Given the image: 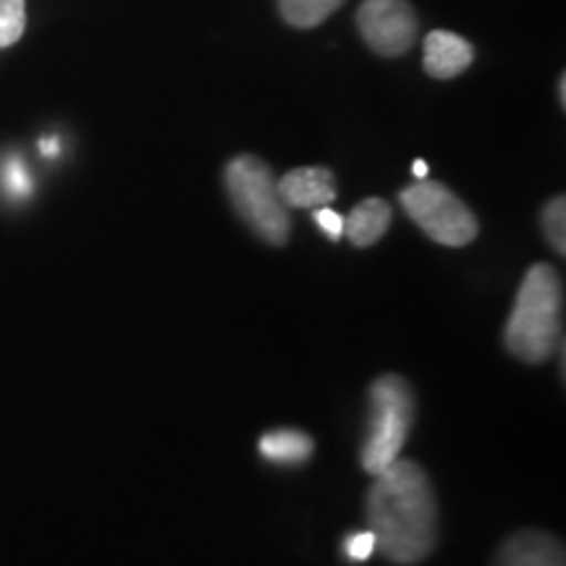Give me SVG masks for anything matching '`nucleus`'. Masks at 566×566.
I'll return each mask as SVG.
<instances>
[{"label":"nucleus","mask_w":566,"mask_h":566,"mask_svg":"<svg viewBox=\"0 0 566 566\" xmlns=\"http://www.w3.org/2000/svg\"><path fill=\"white\" fill-rule=\"evenodd\" d=\"M40 147L45 155H59V139H42Z\"/></svg>","instance_id":"nucleus-18"},{"label":"nucleus","mask_w":566,"mask_h":566,"mask_svg":"<svg viewBox=\"0 0 566 566\" xmlns=\"http://www.w3.org/2000/svg\"><path fill=\"white\" fill-rule=\"evenodd\" d=\"M407 216L428 233L430 239L446 247H464L475 242L478 218L459 197L438 181L420 179L399 195Z\"/></svg>","instance_id":"nucleus-5"},{"label":"nucleus","mask_w":566,"mask_h":566,"mask_svg":"<svg viewBox=\"0 0 566 566\" xmlns=\"http://www.w3.org/2000/svg\"><path fill=\"white\" fill-rule=\"evenodd\" d=\"M415 396L412 386L399 375H384L370 388V436L363 446V467L380 475L399 459L409 428H412Z\"/></svg>","instance_id":"nucleus-4"},{"label":"nucleus","mask_w":566,"mask_h":566,"mask_svg":"<svg viewBox=\"0 0 566 566\" xmlns=\"http://www.w3.org/2000/svg\"><path fill=\"white\" fill-rule=\"evenodd\" d=\"M6 187H9V192L17 197L30 195L32 181H30V176H27V168L21 166L19 158H11L9 166H6Z\"/></svg>","instance_id":"nucleus-15"},{"label":"nucleus","mask_w":566,"mask_h":566,"mask_svg":"<svg viewBox=\"0 0 566 566\" xmlns=\"http://www.w3.org/2000/svg\"><path fill=\"white\" fill-rule=\"evenodd\" d=\"M357 27L380 55L407 53L417 38V17L407 0H365L357 11Z\"/></svg>","instance_id":"nucleus-6"},{"label":"nucleus","mask_w":566,"mask_h":566,"mask_svg":"<svg viewBox=\"0 0 566 566\" xmlns=\"http://www.w3.org/2000/svg\"><path fill=\"white\" fill-rule=\"evenodd\" d=\"M501 566H562V548L543 533H522L501 551Z\"/></svg>","instance_id":"nucleus-10"},{"label":"nucleus","mask_w":566,"mask_h":566,"mask_svg":"<svg viewBox=\"0 0 566 566\" xmlns=\"http://www.w3.org/2000/svg\"><path fill=\"white\" fill-rule=\"evenodd\" d=\"M564 286L554 268L533 265L522 281L514 310L509 315L504 344L516 359L541 365L554 354L562 338Z\"/></svg>","instance_id":"nucleus-2"},{"label":"nucleus","mask_w":566,"mask_h":566,"mask_svg":"<svg viewBox=\"0 0 566 566\" xmlns=\"http://www.w3.org/2000/svg\"><path fill=\"white\" fill-rule=\"evenodd\" d=\"M367 495L375 546L396 564H417L436 548L438 506L430 478L417 462H391Z\"/></svg>","instance_id":"nucleus-1"},{"label":"nucleus","mask_w":566,"mask_h":566,"mask_svg":"<svg viewBox=\"0 0 566 566\" xmlns=\"http://www.w3.org/2000/svg\"><path fill=\"white\" fill-rule=\"evenodd\" d=\"M472 59H475L472 45L454 32L438 30L424 38L422 63L433 80H454V76L470 69Z\"/></svg>","instance_id":"nucleus-8"},{"label":"nucleus","mask_w":566,"mask_h":566,"mask_svg":"<svg viewBox=\"0 0 566 566\" xmlns=\"http://www.w3.org/2000/svg\"><path fill=\"white\" fill-rule=\"evenodd\" d=\"M344 551H346V556L352 558V562H367V558H370L373 551H375V537H373L370 530H367V533L352 535L349 541L344 543Z\"/></svg>","instance_id":"nucleus-16"},{"label":"nucleus","mask_w":566,"mask_h":566,"mask_svg":"<svg viewBox=\"0 0 566 566\" xmlns=\"http://www.w3.org/2000/svg\"><path fill=\"white\" fill-rule=\"evenodd\" d=\"M226 189L239 218L271 244H286L292 221L279 195V181L268 163L254 155H239L226 166Z\"/></svg>","instance_id":"nucleus-3"},{"label":"nucleus","mask_w":566,"mask_h":566,"mask_svg":"<svg viewBox=\"0 0 566 566\" xmlns=\"http://www.w3.org/2000/svg\"><path fill=\"white\" fill-rule=\"evenodd\" d=\"M313 438L300 430H273L260 438V454L275 464H302L313 457Z\"/></svg>","instance_id":"nucleus-11"},{"label":"nucleus","mask_w":566,"mask_h":566,"mask_svg":"<svg viewBox=\"0 0 566 566\" xmlns=\"http://www.w3.org/2000/svg\"><path fill=\"white\" fill-rule=\"evenodd\" d=\"M27 27V0H0V48L19 42Z\"/></svg>","instance_id":"nucleus-13"},{"label":"nucleus","mask_w":566,"mask_h":566,"mask_svg":"<svg viewBox=\"0 0 566 566\" xmlns=\"http://www.w3.org/2000/svg\"><path fill=\"white\" fill-rule=\"evenodd\" d=\"M412 171H415L417 179H424V176H428V163H424V160H415Z\"/></svg>","instance_id":"nucleus-19"},{"label":"nucleus","mask_w":566,"mask_h":566,"mask_svg":"<svg viewBox=\"0 0 566 566\" xmlns=\"http://www.w3.org/2000/svg\"><path fill=\"white\" fill-rule=\"evenodd\" d=\"M315 221H317V226H321L325 233H328L331 239H342L344 218L338 216L336 210H328V205H325V208H317L315 210Z\"/></svg>","instance_id":"nucleus-17"},{"label":"nucleus","mask_w":566,"mask_h":566,"mask_svg":"<svg viewBox=\"0 0 566 566\" xmlns=\"http://www.w3.org/2000/svg\"><path fill=\"white\" fill-rule=\"evenodd\" d=\"M279 195L286 208H325L336 200V179L328 168H294L279 181Z\"/></svg>","instance_id":"nucleus-7"},{"label":"nucleus","mask_w":566,"mask_h":566,"mask_svg":"<svg viewBox=\"0 0 566 566\" xmlns=\"http://www.w3.org/2000/svg\"><path fill=\"white\" fill-rule=\"evenodd\" d=\"M388 226H391V208H388V202L380 200V197H370V200H363L349 212L344 231L354 247H373L384 239Z\"/></svg>","instance_id":"nucleus-9"},{"label":"nucleus","mask_w":566,"mask_h":566,"mask_svg":"<svg viewBox=\"0 0 566 566\" xmlns=\"http://www.w3.org/2000/svg\"><path fill=\"white\" fill-rule=\"evenodd\" d=\"M541 223H543V231H546L551 247L558 254L566 252V200L564 197H556V200H551L546 208H543V216H541Z\"/></svg>","instance_id":"nucleus-14"},{"label":"nucleus","mask_w":566,"mask_h":566,"mask_svg":"<svg viewBox=\"0 0 566 566\" xmlns=\"http://www.w3.org/2000/svg\"><path fill=\"white\" fill-rule=\"evenodd\" d=\"M342 3L344 0H279V9L289 24L310 30V27H317L328 19Z\"/></svg>","instance_id":"nucleus-12"}]
</instances>
